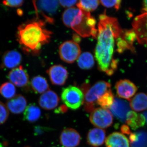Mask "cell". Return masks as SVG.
<instances>
[{"label":"cell","mask_w":147,"mask_h":147,"mask_svg":"<svg viewBox=\"0 0 147 147\" xmlns=\"http://www.w3.org/2000/svg\"><path fill=\"white\" fill-rule=\"evenodd\" d=\"M3 4L6 6L11 7H20L23 5L24 1H3Z\"/></svg>","instance_id":"cell-31"},{"label":"cell","mask_w":147,"mask_h":147,"mask_svg":"<svg viewBox=\"0 0 147 147\" xmlns=\"http://www.w3.org/2000/svg\"><path fill=\"white\" fill-rule=\"evenodd\" d=\"M41 115V111L36 104H29L24 111V117L25 120L34 123L37 121Z\"/></svg>","instance_id":"cell-23"},{"label":"cell","mask_w":147,"mask_h":147,"mask_svg":"<svg viewBox=\"0 0 147 147\" xmlns=\"http://www.w3.org/2000/svg\"><path fill=\"white\" fill-rule=\"evenodd\" d=\"M81 53L79 45L73 40L65 41L59 47V54L61 59L67 63H73L78 59Z\"/></svg>","instance_id":"cell-7"},{"label":"cell","mask_w":147,"mask_h":147,"mask_svg":"<svg viewBox=\"0 0 147 147\" xmlns=\"http://www.w3.org/2000/svg\"><path fill=\"white\" fill-rule=\"evenodd\" d=\"M143 115L145 117V119H146V120L147 123V111H146V112H145L144 113H143Z\"/></svg>","instance_id":"cell-36"},{"label":"cell","mask_w":147,"mask_h":147,"mask_svg":"<svg viewBox=\"0 0 147 147\" xmlns=\"http://www.w3.org/2000/svg\"><path fill=\"white\" fill-rule=\"evenodd\" d=\"M130 106L137 112L144 111L147 109V95L144 93H139L129 100Z\"/></svg>","instance_id":"cell-21"},{"label":"cell","mask_w":147,"mask_h":147,"mask_svg":"<svg viewBox=\"0 0 147 147\" xmlns=\"http://www.w3.org/2000/svg\"><path fill=\"white\" fill-rule=\"evenodd\" d=\"M105 146L106 147H129V142L124 135L115 132L105 139Z\"/></svg>","instance_id":"cell-19"},{"label":"cell","mask_w":147,"mask_h":147,"mask_svg":"<svg viewBox=\"0 0 147 147\" xmlns=\"http://www.w3.org/2000/svg\"><path fill=\"white\" fill-rule=\"evenodd\" d=\"M132 25L138 42L147 48V13H142L136 16Z\"/></svg>","instance_id":"cell-9"},{"label":"cell","mask_w":147,"mask_h":147,"mask_svg":"<svg viewBox=\"0 0 147 147\" xmlns=\"http://www.w3.org/2000/svg\"><path fill=\"white\" fill-rule=\"evenodd\" d=\"M33 4L37 14L41 15L46 21L52 23L53 21L51 16L57 11L59 5L58 1H33Z\"/></svg>","instance_id":"cell-8"},{"label":"cell","mask_w":147,"mask_h":147,"mask_svg":"<svg viewBox=\"0 0 147 147\" xmlns=\"http://www.w3.org/2000/svg\"><path fill=\"white\" fill-rule=\"evenodd\" d=\"M78 1H59L60 4L64 7H68L69 8L72 7L74 5L77 4Z\"/></svg>","instance_id":"cell-32"},{"label":"cell","mask_w":147,"mask_h":147,"mask_svg":"<svg viewBox=\"0 0 147 147\" xmlns=\"http://www.w3.org/2000/svg\"><path fill=\"white\" fill-rule=\"evenodd\" d=\"M51 83L53 85L62 86L65 84L68 74L66 69L61 65L52 66L47 70Z\"/></svg>","instance_id":"cell-14"},{"label":"cell","mask_w":147,"mask_h":147,"mask_svg":"<svg viewBox=\"0 0 147 147\" xmlns=\"http://www.w3.org/2000/svg\"><path fill=\"white\" fill-rule=\"evenodd\" d=\"M67 111V108H66L65 106H63V105H62L60 106L59 109H57V112H58V113H63V112H65V111Z\"/></svg>","instance_id":"cell-35"},{"label":"cell","mask_w":147,"mask_h":147,"mask_svg":"<svg viewBox=\"0 0 147 147\" xmlns=\"http://www.w3.org/2000/svg\"><path fill=\"white\" fill-rule=\"evenodd\" d=\"M90 120L94 126L102 129L111 126L113 121V116L110 110L102 108H95L92 111Z\"/></svg>","instance_id":"cell-6"},{"label":"cell","mask_w":147,"mask_h":147,"mask_svg":"<svg viewBox=\"0 0 147 147\" xmlns=\"http://www.w3.org/2000/svg\"><path fill=\"white\" fill-rule=\"evenodd\" d=\"M142 11H143V13H147V1H143Z\"/></svg>","instance_id":"cell-34"},{"label":"cell","mask_w":147,"mask_h":147,"mask_svg":"<svg viewBox=\"0 0 147 147\" xmlns=\"http://www.w3.org/2000/svg\"><path fill=\"white\" fill-rule=\"evenodd\" d=\"M7 77L13 85L21 88L28 89L30 84L29 75L22 66L19 65L11 69Z\"/></svg>","instance_id":"cell-10"},{"label":"cell","mask_w":147,"mask_h":147,"mask_svg":"<svg viewBox=\"0 0 147 147\" xmlns=\"http://www.w3.org/2000/svg\"><path fill=\"white\" fill-rule=\"evenodd\" d=\"M121 131L124 134H130L131 133L129 127L126 125H123L121 127Z\"/></svg>","instance_id":"cell-33"},{"label":"cell","mask_w":147,"mask_h":147,"mask_svg":"<svg viewBox=\"0 0 147 147\" xmlns=\"http://www.w3.org/2000/svg\"><path fill=\"white\" fill-rule=\"evenodd\" d=\"M59 102V98L53 91L49 90L42 94L38 100L40 106L44 110H51L56 108Z\"/></svg>","instance_id":"cell-16"},{"label":"cell","mask_w":147,"mask_h":147,"mask_svg":"<svg viewBox=\"0 0 147 147\" xmlns=\"http://www.w3.org/2000/svg\"><path fill=\"white\" fill-rule=\"evenodd\" d=\"M52 32L45 28L44 21L36 18L26 21L17 28L16 39L24 53L36 55L50 41Z\"/></svg>","instance_id":"cell-2"},{"label":"cell","mask_w":147,"mask_h":147,"mask_svg":"<svg viewBox=\"0 0 147 147\" xmlns=\"http://www.w3.org/2000/svg\"><path fill=\"white\" fill-rule=\"evenodd\" d=\"M99 18L95 56L99 69L111 76L118 67V61L113 57L115 39L120 36L123 31L116 18L105 13L101 14Z\"/></svg>","instance_id":"cell-1"},{"label":"cell","mask_w":147,"mask_h":147,"mask_svg":"<svg viewBox=\"0 0 147 147\" xmlns=\"http://www.w3.org/2000/svg\"><path fill=\"white\" fill-rule=\"evenodd\" d=\"M135 133L136 140L131 143V147H147V131H140Z\"/></svg>","instance_id":"cell-28"},{"label":"cell","mask_w":147,"mask_h":147,"mask_svg":"<svg viewBox=\"0 0 147 147\" xmlns=\"http://www.w3.org/2000/svg\"><path fill=\"white\" fill-rule=\"evenodd\" d=\"M63 21L66 26L71 28L83 37L90 36L96 38L98 31L96 21L90 12L72 7L66 9L62 15Z\"/></svg>","instance_id":"cell-3"},{"label":"cell","mask_w":147,"mask_h":147,"mask_svg":"<svg viewBox=\"0 0 147 147\" xmlns=\"http://www.w3.org/2000/svg\"><path fill=\"white\" fill-rule=\"evenodd\" d=\"M9 115V110L6 105L0 101V125L3 124L7 120Z\"/></svg>","instance_id":"cell-29"},{"label":"cell","mask_w":147,"mask_h":147,"mask_svg":"<svg viewBox=\"0 0 147 147\" xmlns=\"http://www.w3.org/2000/svg\"><path fill=\"white\" fill-rule=\"evenodd\" d=\"M126 123L132 129L136 130L144 125L146 119L143 115L130 111L127 114Z\"/></svg>","instance_id":"cell-20"},{"label":"cell","mask_w":147,"mask_h":147,"mask_svg":"<svg viewBox=\"0 0 147 147\" xmlns=\"http://www.w3.org/2000/svg\"><path fill=\"white\" fill-rule=\"evenodd\" d=\"M130 110V105L128 102L118 98H114V102L110 108L112 115L123 123H126L127 114Z\"/></svg>","instance_id":"cell-11"},{"label":"cell","mask_w":147,"mask_h":147,"mask_svg":"<svg viewBox=\"0 0 147 147\" xmlns=\"http://www.w3.org/2000/svg\"><path fill=\"white\" fill-rule=\"evenodd\" d=\"M29 147V146H25V147Z\"/></svg>","instance_id":"cell-37"},{"label":"cell","mask_w":147,"mask_h":147,"mask_svg":"<svg viewBox=\"0 0 147 147\" xmlns=\"http://www.w3.org/2000/svg\"><path fill=\"white\" fill-rule=\"evenodd\" d=\"M61 97L66 106L71 110L79 109L84 103V93L82 90L74 86H69L63 89Z\"/></svg>","instance_id":"cell-5"},{"label":"cell","mask_w":147,"mask_h":147,"mask_svg":"<svg viewBox=\"0 0 147 147\" xmlns=\"http://www.w3.org/2000/svg\"><path fill=\"white\" fill-rule=\"evenodd\" d=\"M77 63L81 69H89L94 65V59L90 53L85 52L80 55L77 59Z\"/></svg>","instance_id":"cell-24"},{"label":"cell","mask_w":147,"mask_h":147,"mask_svg":"<svg viewBox=\"0 0 147 147\" xmlns=\"http://www.w3.org/2000/svg\"><path fill=\"white\" fill-rule=\"evenodd\" d=\"M79 132L72 128L64 129L60 136V143L64 147H76L81 142Z\"/></svg>","instance_id":"cell-13"},{"label":"cell","mask_w":147,"mask_h":147,"mask_svg":"<svg viewBox=\"0 0 147 147\" xmlns=\"http://www.w3.org/2000/svg\"><path fill=\"white\" fill-rule=\"evenodd\" d=\"M30 84L33 90L36 93L43 94L49 90V86L47 80L40 75L33 77Z\"/></svg>","instance_id":"cell-22"},{"label":"cell","mask_w":147,"mask_h":147,"mask_svg":"<svg viewBox=\"0 0 147 147\" xmlns=\"http://www.w3.org/2000/svg\"><path fill=\"white\" fill-rule=\"evenodd\" d=\"M22 60V55L18 51L9 50L3 55L1 66L5 69H13L19 66Z\"/></svg>","instance_id":"cell-15"},{"label":"cell","mask_w":147,"mask_h":147,"mask_svg":"<svg viewBox=\"0 0 147 147\" xmlns=\"http://www.w3.org/2000/svg\"><path fill=\"white\" fill-rule=\"evenodd\" d=\"M100 1H79L76 4L78 8L81 10L90 12L93 11L97 8L99 5Z\"/></svg>","instance_id":"cell-26"},{"label":"cell","mask_w":147,"mask_h":147,"mask_svg":"<svg viewBox=\"0 0 147 147\" xmlns=\"http://www.w3.org/2000/svg\"><path fill=\"white\" fill-rule=\"evenodd\" d=\"M100 3L102 5L108 8L114 7L117 10H118L120 7L121 1H100Z\"/></svg>","instance_id":"cell-30"},{"label":"cell","mask_w":147,"mask_h":147,"mask_svg":"<svg viewBox=\"0 0 147 147\" xmlns=\"http://www.w3.org/2000/svg\"><path fill=\"white\" fill-rule=\"evenodd\" d=\"M114 98L111 90L100 97L98 100L96 104L104 109H110L114 102Z\"/></svg>","instance_id":"cell-27"},{"label":"cell","mask_w":147,"mask_h":147,"mask_svg":"<svg viewBox=\"0 0 147 147\" xmlns=\"http://www.w3.org/2000/svg\"><path fill=\"white\" fill-rule=\"evenodd\" d=\"M0 93L5 98L10 99L16 96V88L11 82H5L1 86Z\"/></svg>","instance_id":"cell-25"},{"label":"cell","mask_w":147,"mask_h":147,"mask_svg":"<svg viewBox=\"0 0 147 147\" xmlns=\"http://www.w3.org/2000/svg\"><path fill=\"white\" fill-rule=\"evenodd\" d=\"M27 101L26 98L21 94L15 96L6 102L7 109L11 113L18 115L23 113L26 109Z\"/></svg>","instance_id":"cell-17"},{"label":"cell","mask_w":147,"mask_h":147,"mask_svg":"<svg viewBox=\"0 0 147 147\" xmlns=\"http://www.w3.org/2000/svg\"><path fill=\"white\" fill-rule=\"evenodd\" d=\"M84 95V108L86 111L91 112L94 109L98 100L106 92L111 90V85L105 81H99L90 87L88 84L82 86Z\"/></svg>","instance_id":"cell-4"},{"label":"cell","mask_w":147,"mask_h":147,"mask_svg":"<svg viewBox=\"0 0 147 147\" xmlns=\"http://www.w3.org/2000/svg\"><path fill=\"white\" fill-rule=\"evenodd\" d=\"M117 94L119 97L125 98L128 100L136 93L137 87L132 82L127 79L118 81L115 84Z\"/></svg>","instance_id":"cell-12"},{"label":"cell","mask_w":147,"mask_h":147,"mask_svg":"<svg viewBox=\"0 0 147 147\" xmlns=\"http://www.w3.org/2000/svg\"><path fill=\"white\" fill-rule=\"evenodd\" d=\"M106 139V133L103 129L99 128L92 129L87 135L88 144L93 147L100 146L104 144Z\"/></svg>","instance_id":"cell-18"}]
</instances>
